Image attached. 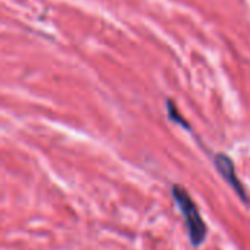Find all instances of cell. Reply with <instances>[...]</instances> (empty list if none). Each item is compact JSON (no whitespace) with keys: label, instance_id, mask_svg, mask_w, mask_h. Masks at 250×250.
Returning <instances> with one entry per match:
<instances>
[{"label":"cell","instance_id":"cell-1","mask_svg":"<svg viewBox=\"0 0 250 250\" xmlns=\"http://www.w3.org/2000/svg\"><path fill=\"white\" fill-rule=\"evenodd\" d=\"M171 195H173V199L177 204V207L183 215V220L186 223L190 243L193 246H201L207 237V226L201 217V212H199L195 201L190 198V195L186 192V189H183L179 185H174L171 188Z\"/></svg>","mask_w":250,"mask_h":250},{"label":"cell","instance_id":"cell-2","mask_svg":"<svg viewBox=\"0 0 250 250\" xmlns=\"http://www.w3.org/2000/svg\"><path fill=\"white\" fill-rule=\"evenodd\" d=\"M214 164H215V168L220 173V176L231 186V189L240 196V199L243 202L249 201L248 199V195H246V190H245V186L242 185L240 179L236 174L233 161L227 155H224V154H217L214 157Z\"/></svg>","mask_w":250,"mask_h":250}]
</instances>
